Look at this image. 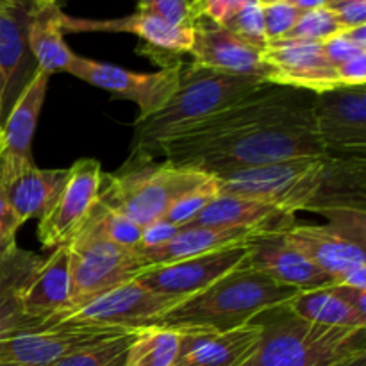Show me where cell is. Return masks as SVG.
I'll use <instances>...</instances> for the list:
<instances>
[{"instance_id": "obj_1", "label": "cell", "mask_w": 366, "mask_h": 366, "mask_svg": "<svg viewBox=\"0 0 366 366\" xmlns=\"http://www.w3.org/2000/svg\"><path fill=\"white\" fill-rule=\"evenodd\" d=\"M220 193L250 197L288 217L297 211L366 213V157L304 156L218 177Z\"/></svg>"}, {"instance_id": "obj_2", "label": "cell", "mask_w": 366, "mask_h": 366, "mask_svg": "<svg viewBox=\"0 0 366 366\" xmlns=\"http://www.w3.org/2000/svg\"><path fill=\"white\" fill-rule=\"evenodd\" d=\"M263 84H267L263 77L218 74L182 64L179 86L168 102L145 120L134 122L131 161H152L172 138L245 99Z\"/></svg>"}, {"instance_id": "obj_3", "label": "cell", "mask_w": 366, "mask_h": 366, "mask_svg": "<svg viewBox=\"0 0 366 366\" xmlns=\"http://www.w3.org/2000/svg\"><path fill=\"white\" fill-rule=\"evenodd\" d=\"M299 290L281 285L245 263L202 292L189 295L154 327L188 332H225L243 327L264 311L285 306Z\"/></svg>"}, {"instance_id": "obj_4", "label": "cell", "mask_w": 366, "mask_h": 366, "mask_svg": "<svg viewBox=\"0 0 366 366\" xmlns=\"http://www.w3.org/2000/svg\"><path fill=\"white\" fill-rule=\"evenodd\" d=\"M254 322L261 325V340L242 366H332L366 354V329L313 324L288 304L264 311Z\"/></svg>"}, {"instance_id": "obj_5", "label": "cell", "mask_w": 366, "mask_h": 366, "mask_svg": "<svg viewBox=\"0 0 366 366\" xmlns=\"http://www.w3.org/2000/svg\"><path fill=\"white\" fill-rule=\"evenodd\" d=\"M325 154L311 117L263 125L232 138L209 143L170 159V163L195 168L211 177H225L243 170L268 167L281 161Z\"/></svg>"}, {"instance_id": "obj_6", "label": "cell", "mask_w": 366, "mask_h": 366, "mask_svg": "<svg viewBox=\"0 0 366 366\" xmlns=\"http://www.w3.org/2000/svg\"><path fill=\"white\" fill-rule=\"evenodd\" d=\"M211 175L170 161H131L117 174L102 175L99 204L131 218L138 225L152 224L192 189L207 182Z\"/></svg>"}, {"instance_id": "obj_7", "label": "cell", "mask_w": 366, "mask_h": 366, "mask_svg": "<svg viewBox=\"0 0 366 366\" xmlns=\"http://www.w3.org/2000/svg\"><path fill=\"white\" fill-rule=\"evenodd\" d=\"M70 249V299L56 322L71 317L117 286L134 281L147 270L136 250L113 245L92 229L82 227L68 243ZM54 322V324H56Z\"/></svg>"}, {"instance_id": "obj_8", "label": "cell", "mask_w": 366, "mask_h": 366, "mask_svg": "<svg viewBox=\"0 0 366 366\" xmlns=\"http://www.w3.org/2000/svg\"><path fill=\"white\" fill-rule=\"evenodd\" d=\"M125 329L79 322H56L25 327L0 345V363L50 366L63 357L125 335Z\"/></svg>"}, {"instance_id": "obj_9", "label": "cell", "mask_w": 366, "mask_h": 366, "mask_svg": "<svg viewBox=\"0 0 366 366\" xmlns=\"http://www.w3.org/2000/svg\"><path fill=\"white\" fill-rule=\"evenodd\" d=\"M102 167L97 159H79L66 170V179L38 224L43 249H59L77 236L95 211L102 188Z\"/></svg>"}, {"instance_id": "obj_10", "label": "cell", "mask_w": 366, "mask_h": 366, "mask_svg": "<svg viewBox=\"0 0 366 366\" xmlns=\"http://www.w3.org/2000/svg\"><path fill=\"white\" fill-rule=\"evenodd\" d=\"M181 68L182 63L163 68L156 74H134L117 64L100 63L74 54L66 71L88 84L132 100L139 109L138 120H145L174 95L181 79Z\"/></svg>"}, {"instance_id": "obj_11", "label": "cell", "mask_w": 366, "mask_h": 366, "mask_svg": "<svg viewBox=\"0 0 366 366\" xmlns=\"http://www.w3.org/2000/svg\"><path fill=\"white\" fill-rule=\"evenodd\" d=\"M311 113L325 154L366 157V86L313 95Z\"/></svg>"}, {"instance_id": "obj_12", "label": "cell", "mask_w": 366, "mask_h": 366, "mask_svg": "<svg viewBox=\"0 0 366 366\" xmlns=\"http://www.w3.org/2000/svg\"><path fill=\"white\" fill-rule=\"evenodd\" d=\"M182 300V297L152 292L134 279L109 290L64 320L142 331L154 327L161 317L170 313Z\"/></svg>"}, {"instance_id": "obj_13", "label": "cell", "mask_w": 366, "mask_h": 366, "mask_svg": "<svg viewBox=\"0 0 366 366\" xmlns=\"http://www.w3.org/2000/svg\"><path fill=\"white\" fill-rule=\"evenodd\" d=\"M261 59L267 66L264 81L270 84L302 89L313 95L343 88L322 43L288 38L268 41L261 50Z\"/></svg>"}, {"instance_id": "obj_14", "label": "cell", "mask_w": 366, "mask_h": 366, "mask_svg": "<svg viewBox=\"0 0 366 366\" xmlns=\"http://www.w3.org/2000/svg\"><path fill=\"white\" fill-rule=\"evenodd\" d=\"M34 9L31 0L0 6V129L18 97L39 70L27 38Z\"/></svg>"}, {"instance_id": "obj_15", "label": "cell", "mask_w": 366, "mask_h": 366, "mask_svg": "<svg viewBox=\"0 0 366 366\" xmlns=\"http://www.w3.org/2000/svg\"><path fill=\"white\" fill-rule=\"evenodd\" d=\"M247 257H249V243H242L202 256L188 257L177 263L147 268L136 277V281L152 292L186 299L234 272L245 263Z\"/></svg>"}, {"instance_id": "obj_16", "label": "cell", "mask_w": 366, "mask_h": 366, "mask_svg": "<svg viewBox=\"0 0 366 366\" xmlns=\"http://www.w3.org/2000/svg\"><path fill=\"white\" fill-rule=\"evenodd\" d=\"M282 224L264 229L250 239L247 264L274 281L292 286L299 292H311V290L329 288L336 285L331 275L315 267L300 250H297L285 238L281 231Z\"/></svg>"}, {"instance_id": "obj_17", "label": "cell", "mask_w": 366, "mask_h": 366, "mask_svg": "<svg viewBox=\"0 0 366 366\" xmlns=\"http://www.w3.org/2000/svg\"><path fill=\"white\" fill-rule=\"evenodd\" d=\"M281 231L297 250L336 282L354 268L366 267L365 243L350 238L335 225L297 224L292 217L281 225Z\"/></svg>"}, {"instance_id": "obj_18", "label": "cell", "mask_w": 366, "mask_h": 366, "mask_svg": "<svg viewBox=\"0 0 366 366\" xmlns=\"http://www.w3.org/2000/svg\"><path fill=\"white\" fill-rule=\"evenodd\" d=\"M192 54L193 66L206 68L227 75L263 77L267 66L261 59V49L243 41L222 25L202 16L193 25Z\"/></svg>"}, {"instance_id": "obj_19", "label": "cell", "mask_w": 366, "mask_h": 366, "mask_svg": "<svg viewBox=\"0 0 366 366\" xmlns=\"http://www.w3.org/2000/svg\"><path fill=\"white\" fill-rule=\"evenodd\" d=\"M66 170H43L34 161L0 156V189L21 225L32 218H41L57 197Z\"/></svg>"}, {"instance_id": "obj_20", "label": "cell", "mask_w": 366, "mask_h": 366, "mask_svg": "<svg viewBox=\"0 0 366 366\" xmlns=\"http://www.w3.org/2000/svg\"><path fill=\"white\" fill-rule=\"evenodd\" d=\"M64 32H129L145 41L139 52H164L172 56H181L189 52L193 41L192 29H181L154 14L136 13L124 18L111 20H88V18H71L63 14Z\"/></svg>"}, {"instance_id": "obj_21", "label": "cell", "mask_w": 366, "mask_h": 366, "mask_svg": "<svg viewBox=\"0 0 366 366\" xmlns=\"http://www.w3.org/2000/svg\"><path fill=\"white\" fill-rule=\"evenodd\" d=\"M21 307L34 325L54 324L70 299V249L59 247L43 261L27 286L20 293Z\"/></svg>"}, {"instance_id": "obj_22", "label": "cell", "mask_w": 366, "mask_h": 366, "mask_svg": "<svg viewBox=\"0 0 366 366\" xmlns=\"http://www.w3.org/2000/svg\"><path fill=\"white\" fill-rule=\"evenodd\" d=\"M259 340L257 322L225 332H188L182 336L177 366H242Z\"/></svg>"}, {"instance_id": "obj_23", "label": "cell", "mask_w": 366, "mask_h": 366, "mask_svg": "<svg viewBox=\"0 0 366 366\" xmlns=\"http://www.w3.org/2000/svg\"><path fill=\"white\" fill-rule=\"evenodd\" d=\"M264 229H222V227H181L164 245L152 249H136L147 268L177 263L188 257L202 256L225 247L249 243Z\"/></svg>"}, {"instance_id": "obj_24", "label": "cell", "mask_w": 366, "mask_h": 366, "mask_svg": "<svg viewBox=\"0 0 366 366\" xmlns=\"http://www.w3.org/2000/svg\"><path fill=\"white\" fill-rule=\"evenodd\" d=\"M290 218L277 207L250 197L218 193L195 218L182 227L268 229Z\"/></svg>"}, {"instance_id": "obj_25", "label": "cell", "mask_w": 366, "mask_h": 366, "mask_svg": "<svg viewBox=\"0 0 366 366\" xmlns=\"http://www.w3.org/2000/svg\"><path fill=\"white\" fill-rule=\"evenodd\" d=\"M49 79V74L38 70L24 93L18 97L9 117L6 118V124L0 129V156L34 161L32 138L45 102Z\"/></svg>"}, {"instance_id": "obj_26", "label": "cell", "mask_w": 366, "mask_h": 366, "mask_svg": "<svg viewBox=\"0 0 366 366\" xmlns=\"http://www.w3.org/2000/svg\"><path fill=\"white\" fill-rule=\"evenodd\" d=\"M63 11L57 6L36 7L29 21V46L38 68L45 74L66 71L74 52L64 41Z\"/></svg>"}, {"instance_id": "obj_27", "label": "cell", "mask_w": 366, "mask_h": 366, "mask_svg": "<svg viewBox=\"0 0 366 366\" xmlns=\"http://www.w3.org/2000/svg\"><path fill=\"white\" fill-rule=\"evenodd\" d=\"M288 307L304 320L340 329H366V318L347 306L331 288L300 292L288 302Z\"/></svg>"}, {"instance_id": "obj_28", "label": "cell", "mask_w": 366, "mask_h": 366, "mask_svg": "<svg viewBox=\"0 0 366 366\" xmlns=\"http://www.w3.org/2000/svg\"><path fill=\"white\" fill-rule=\"evenodd\" d=\"M182 332L167 327H147L136 332L125 366H177Z\"/></svg>"}, {"instance_id": "obj_29", "label": "cell", "mask_w": 366, "mask_h": 366, "mask_svg": "<svg viewBox=\"0 0 366 366\" xmlns=\"http://www.w3.org/2000/svg\"><path fill=\"white\" fill-rule=\"evenodd\" d=\"M84 227L92 229L104 239H107L113 245L122 247L127 250H136L142 245L143 227L132 222L131 218L117 213L113 209H107L102 204H97L95 211L86 222Z\"/></svg>"}, {"instance_id": "obj_30", "label": "cell", "mask_w": 366, "mask_h": 366, "mask_svg": "<svg viewBox=\"0 0 366 366\" xmlns=\"http://www.w3.org/2000/svg\"><path fill=\"white\" fill-rule=\"evenodd\" d=\"M136 332H125L117 338L106 340L102 343L88 347L84 350L63 357L50 366H125L127 363V350Z\"/></svg>"}, {"instance_id": "obj_31", "label": "cell", "mask_w": 366, "mask_h": 366, "mask_svg": "<svg viewBox=\"0 0 366 366\" xmlns=\"http://www.w3.org/2000/svg\"><path fill=\"white\" fill-rule=\"evenodd\" d=\"M41 257L14 245L0 257V297L14 290H24L43 264Z\"/></svg>"}, {"instance_id": "obj_32", "label": "cell", "mask_w": 366, "mask_h": 366, "mask_svg": "<svg viewBox=\"0 0 366 366\" xmlns=\"http://www.w3.org/2000/svg\"><path fill=\"white\" fill-rule=\"evenodd\" d=\"M204 6L206 0H138V11L181 29H193L204 16Z\"/></svg>"}, {"instance_id": "obj_33", "label": "cell", "mask_w": 366, "mask_h": 366, "mask_svg": "<svg viewBox=\"0 0 366 366\" xmlns=\"http://www.w3.org/2000/svg\"><path fill=\"white\" fill-rule=\"evenodd\" d=\"M342 25L338 24L336 16L327 6L320 9L306 11L299 16L292 31L286 34L288 39H300V41L324 43L325 39L332 38L342 32Z\"/></svg>"}, {"instance_id": "obj_34", "label": "cell", "mask_w": 366, "mask_h": 366, "mask_svg": "<svg viewBox=\"0 0 366 366\" xmlns=\"http://www.w3.org/2000/svg\"><path fill=\"white\" fill-rule=\"evenodd\" d=\"M218 193H220V189H218L217 179L211 177L209 181L200 184L199 188L192 189V192H188L186 195H182L181 199L167 211V214H164L163 218L167 222H170V224L177 225V227H182V225L188 224L192 218H195L197 214H199L200 211L218 195Z\"/></svg>"}, {"instance_id": "obj_35", "label": "cell", "mask_w": 366, "mask_h": 366, "mask_svg": "<svg viewBox=\"0 0 366 366\" xmlns=\"http://www.w3.org/2000/svg\"><path fill=\"white\" fill-rule=\"evenodd\" d=\"M222 27L231 31L232 34L238 36L243 41L250 43L256 49H264L267 45V34H264V21H263V7L257 0L247 4L243 9H239L229 21H225Z\"/></svg>"}, {"instance_id": "obj_36", "label": "cell", "mask_w": 366, "mask_h": 366, "mask_svg": "<svg viewBox=\"0 0 366 366\" xmlns=\"http://www.w3.org/2000/svg\"><path fill=\"white\" fill-rule=\"evenodd\" d=\"M263 7V21H264V34H267V41H277V39L286 38L293 25L297 24L300 13L297 7L292 4L281 0V2L268 4Z\"/></svg>"}, {"instance_id": "obj_37", "label": "cell", "mask_w": 366, "mask_h": 366, "mask_svg": "<svg viewBox=\"0 0 366 366\" xmlns=\"http://www.w3.org/2000/svg\"><path fill=\"white\" fill-rule=\"evenodd\" d=\"M20 293L21 290H14L0 297V345L21 329L34 325L25 317Z\"/></svg>"}, {"instance_id": "obj_38", "label": "cell", "mask_w": 366, "mask_h": 366, "mask_svg": "<svg viewBox=\"0 0 366 366\" xmlns=\"http://www.w3.org/2000/svg\"><path fill=\"white\" fill-rule=\"evenodd\" d=\"M327 7L332 11L342 29L366 25V0H343Z\"/></svg>"}, {"instance_id": "obj_39", "label": "cell", "mask_w": 366, "mask_h": 366, "mask_svg": "<svg viewBox=\"0 0 366 366\" xmlns=\"http://www.w3.org/2000/svg\"><path fill=\"white\" fill-rule=\"evenodd\" d=\"M322 49H324L325 56H327V59L331 61L335 66L352 59V57H356L357 54L366 52V50L360 49L357 45H354L352 41H349L342 32H338V34L332 36V38L325 39V41L322 43Z\"/></svg>"}, {"instance_id": "obj_40", "label": "cell", "mask_w": 366, "mask_h": 366, "mask_svg": "<svg viewBox=\"0 0 366 366\" xmlns=\"http://www.w3.org/2000/svg\"><path fill=\"white\" fill-rule=\"evenodd\" d=\"M179 229L181 227L170 224V222H167L164 218H159V220L145 225V227H143L142 245H139V249H152V247L164 245V243L170 242V239L177 234Z\"/></svg>"}, {"instance_id": "obj_41", "label": "cell", "mask_w": 366, "mask_h": 366, "mask_svg": "<svg viewBox=\"0 0 366 366\" xmlns=\"http://www.w3.org/2000/svg\"><path fill=\"white\" fill-rule=\"evenodd\" d=\"M340 82L343 88H354V86H366V52L357 54L352 59L336 66Z\"/></svg>"}, {"instance_id": "obj_42", "label": "cell", "mask_w": 366, "mask_h": 366, "mask_svg": "<svg viewBox=\"0 0 366 366\" xmlns=\"http://www.w3.org/2000/svg\"><path fill=\"white\" fill-rule=\"evenodd\" d=\"M250 2H254V0H206L204 16H207L214 24L224 25Z\"/></svg>"}, {"instance_id": "obj_43", "label": "cell", "mask_w": 366, "mask_h": 366, "mask_svg": "<svg viewBox=\"0 0 366 366\" xmlns=\"http://www.w3.org/2000/svg\"><path fill=\"white\" fill-rule=\"evenodd\" d=\"M329 288H331V292L335 293V295H338L347 306L352 307L360 317L366 318V292L350 288V286H345V285H338V282L329 286Z\"/></svg>"}, {"instance_id": "obj_44", "label": "cell", "mask_w": 366, "mask_h": 366, "mask_svg": "<svg viewBox=\"0 0 366 366\" xmlns=\"http://www.w3.org/2000/svg\"><path fill=\"white\" fill-rule=\"evenodd\" d=\"M21 227V222L13 213L7 204L2 189H0V239H11L16 236V231Z\"/></svg>"}, {"instance_id": "obj_45", "label": "cell", "mask_w": 366, "mask_h": 366, "mask_svg": "<svg viewBox=\"0 0 366 366\" xmlns=\"http://www.w3.org/2000/svg\"><path fill=\"white\" fill-rule=\"evenodd\" d=\"M338 285H345L350 286V288L366 292V267H357L354 268V270H350Z\"/></svg>"}, {"instance_id": "obj_46", "label": "cell", "mask_w": 366, "mask_h": 366, "mask_svg": "<svg viewBox=\"0 0 366 366\" xmlns=\"http://www.w3.org/2000/svg\"><path fill=\"white\" fill-rule=\"evenodd\" d=\"M342 34L345 36L349 41H352L354 45H357L360 49L366 50V25H360V27H352V29H343Z\"/></svg>"}, {"instance_id": "obj_47", "label": "cell", "mask_w": 366, "mask_h": 366, "mask_svg": "<svg viewBox=\"0 0 366 366\" xmlns=\"http://www.w3.org/2000/svg\"><path fill=\"white\" fill-rule=\"evenodd\" d=\"M286 2L292 4L293 7L300 11V13H306V11H313V9H320V7L327 6L325 0H286Z\"/></svg>"}, {"instance_id": "obj_48", "label": "cell", "mask_w": 366, "mask_h": 366, "mask_svg": "<svg viewBox=\"0 0 366 366\" xmlns=\"http://www.w3.org/2000/svg\"><path fill=\"white\" fill-rule=\"evenodd\" d=\"M332 366H366V354H360V356L349 357V360L342 361V363H336Z\"/></svg>"}, {"instance_id": "obj_49", "label": "cell", "mask_w": 366, "mask_h": 366, "mask_svg": "<svg viewBox=\"0 0 366 366\" xmlns=\"http://www.w3.org/2000/svg\"><path fill=\"white\" fill-rule=\"evenodd\" d=\"M14 245H16V242H14V238H11V239H0V257H2L6 252H9V250L13 249Z\"/></svg>"}, {"instance_id": "obj_50", "label": "cell", "mask_w": 366, "mask_h": 366, "mask_svg": "<svg viewBox=\"0 0 366 366\" xmlns=\"http://www.w3.org/2000/svg\"><path fill=\"white\" fill-rule=\"evenodd\" d=\"M36 7H49V6H57L59 0H31Z\"/></svg>"}, {"instance_id": "obj_51", "label": "cell", "mask_w": 366, "mask_h": 366, "mask_svg": "<svg viewBox=\"0 0 366 366\" xmlns=\"http://www.w3.org/2000/svg\"><path fill=\"white\" fill-rule=\"evenodd\" d=\"M0 366H36V365H25V363H0Z\"/></svg>"}, {"instance_id": "obj_52", "label": "cell", "mask_w": 366, "mask_h": 366, "mask_svg": "<svg viewBox=\"0 0 366 366\" xmlns=\"http://www.w3.org/2000/svg\"><path fill=\"white\" fill-rule=\"evenodd\" d=\"M327 2V6H331V4H336V2H343V0H325Z\"/></svg>"}, {"instance_id": "obj_53", "label": "cell", "mask_w": 366, "mask_h": 366, "mask_svg": "<svg viewBox=\"0 0 366 366\" xmlns=\"http://www.w3.org/2000/svg\"><path fill=\"white\" fill-rule=\"evenodd\" d=\"M11 2H18V0H0V6H2V4H11Z\"/></svg>"}]
</instances>
